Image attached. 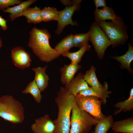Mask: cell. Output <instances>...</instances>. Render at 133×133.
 I'll return each mask as SVG.
<instances>
[{
    "label": "cell",
    "mask_w": 133,
    "mask_h": 133,
    "mask_svg": "<svg viewBox=\"0 0 133 133\" xmlns=\"http://www.w3.org/2000/svg\"><path fill=\"white\" fill-rule=\"evenodd\" d=\"M55 100L58 113L57 118L54 120V133H70V114L76 102L75 96L65 87L61 86Z\"/></svg>",
    "instance_id": "obj_1"
},
{
    "label": "cell",
    "mask_w": 133,
    "mask_h": 133,
    "mask_svg": "<svg viewBox=\"0 0 133 133\" xmlns=\"http://www.w3.org/2000/svg\"><path fill=\"white\" fill-rule=\"evenodd\" d=\"M29 33L28 46L41 61L49 63L60 56L58 52L50 46L49 40L51 35L47 30L34 27Z\"/></svg>",
    "instance_id": "obj_2"
},
{
    "label": "cell",
    "mask_w": 133,
    "mask_h": 133,
    "mask_svg": "<svg viewBox=\"0 0 133 133\" xmlns=\"http://www.w3.org/2000/svg\"><path fill=\"white\" fill-rule=\"evenodd\" d=\"M0 117L14 124L21 123L25 118L23 106L13 96H2L0 97Z\"/></svg>",
    "instance_id": "obj_3"
},
{
    "label": "cell",
    "mask_w": 133,
    "mask_h": 133,
    "mask_svg": "<svg viewBox=\"0 0 133 133\" xmlns=\"http://www.w3.org/2000/svg\"><path fill=\"white\" fill-rule=\"evenodd\" d=\"M71 112L70 133H87L100 121L80 108L76 102Z\"/></svg>",
    "instance_id": "obj_4"
},
{
    "label": "cell",
    "mask_w": 133,
    "mask_h": 133,
    "mask_svg": "<svg viewBox=\"0 0 133 133\" xmlns=\"http://www.w3.org/2000/svg\"><path fill=\"white\" fill-rule=\"evenodd\" d=\"M98 23L109 39L111 45L124 44L128 39L126 27L122 19L116 22L103 21Z\"/></svg>",
    "instance_id": "obj_5"
},
{
    "label": "cell",
    "mask_w": 133,
    "mask_h": 133,
    "mask_svg": "<svg viewBox=\"0 0 133 133\" xmlns=\"http://www.w3.org/2000/svg\"><path fill=\"white\" fill-rule=\"evenodd\" d=\"M75 98L76 102L79 107L95 118L101 120L106 116L101 110L103 102L98 98L93 96H84L79 93Z\"/></svg>",
    "instance_id": "obj_6"
},
{
    "label": "cell",
    "mask_w": 133,
    "mask_h": 133,
    "mask_svg": "<svg viewBox=\"0 0 133 133\" xmlns=\"http://www.w3.org/2000/svg\"><path fill=\"white\" fill-rule=\"evenodd\" d=\"M89 40L93 45L98 58L102 59L111 42L98 23L96 21L91 25L89 31Z\"/></svg>",
    "instance_id": "obj_7"
},
{
    "label": "cell",
    "mask_w": 133,
    "mask_h": 133,
    "mask_svg": "<svg viewBox=\"0 0 133 133\" xmlns=\"http://www.w3.org/2000/svg\"><path fill=\"white\" fill-rule=\"evenodd\" d=\"M82 1L74 0L73 4L72 6H66L63 10L59 11L57 21V27L55 31L56 34H60L66 26L70 25L74 26L78 25L76 22L73 21L72 17L74 12L79 9Z\"/></svg>",
    "instance_id": "obj_8"
},
{
    "label": "cell",
    "mask_w": 133,
    "mask_h": 133,
    "mask_svg": "<svg viewBox=\"0 0 133 133\" xmlns=\"http://www.w3.org/2000/svg\"><path fill=\"white\" fill-rule=\"evenodd\" d=\"M31 128L33 133H54L55 125L54 120L51 119L49 115L46 114L36 119Z\"/></svg>",
    "instance_id": "obj_9"
},
{
    "label": "cell",
    "mask_w": 133,
    "mask_h": 133,
    "mask_svg": "<svg viewBox=\"0 0 133 133\" xmlns=\"http://www.w3.org/2000/svg\"><path fill=\"white\" fill-rule=\"evenodd\" d=\"M11 57L14 65L22 69L29 67L32 61L30 54L19 46L12 49Z\"/></svg>",
    "instance_id": "obj_10"
},
{
    "label": "cell",
    "mask_w": 133,
    "mask_h": 133,
    "mask_svg": "<svg viewBox=\"0 0 133 133\" xmlns=\"http://www.w3.org/2000/svg\"><path fill=\"white\" fill-rule=\"evenodd\" d=\"M108 85L107 82L104 83L102 87L100 88H95L89 87L87 89L80 91V94L84 96H95L101 100L103 103L105 104L107 98L111 93L108 90Z\"/></svg>",
    "instance_id": "obj_11"
},
{
    "label": "cell",
    "mask_w": 133,
    "mask_h": 133,
    "mask_svg": "<svg viewBox=\"0 0 133 133\" xmlns=\"http://www.w3.org/2000/svg\"><path fill=\"white\" fill-rule=\"evenodd\" d=\"M84 74L79 73L71 81L65 86L66 88L75 96L79 92L88 88L89 86L83 79Z\"/></svg>",
    "instance_id": "obj_12"
},
{
    "label": "cell",
    "mask_w": 133,
    "mask_h": 133,
    "mask_svg": "<svg viewBox=\"0 0 133 133\" xmlns=\"http://www.w3.org/2000/svg\"><path fill=\"white\" fill-rule=\"evenodd\" d=\"M81 65L71 63L60 68L61 81L65 86L68 84L74 78L75 74L81 68Z\"/></svg>",
    "instance_id": "obj_13"
},
{
    "label": "cell",
    "mask_w": 133,
    "mask_h": 133,
    "mask_svg": "<svg viewBox=\"0 0 133 133\" xmlns=\"http://www.w3.org/2000/svg\"><path fill=\"white\" fill-rule=\"evenodd\" d=\"M94 14L96 22L98 23L107 20H110L112 21L116 22L122 19L115 14L112 8L107 6L101 9H96Z\"/></svg>",
    "instance_id": "obj_14"
},
{
    "label": "cell",
    "mask_w": 133,
    "mask_h": 133,
    "mask_svg": "<svg viewBox=\"0 0 133 133\" xmlns=\"http://www.w3.org/2000/svg\"><path fill=\"white\" fill-rule=\"evenodd\" d=\"M36 1L35 0H29L23 1L17 5L8 8L3 11L4 13H9L10 20L13 21L16 18L22 16L24 12Z\"/></svg>",
    "instance_id": "obj_15"
},
{
    "label": "cell",
    "mask_w": 133,
    "mask_h": 133,
    "mask_svg": "<svg viewBox=\"0 0 133 133\" xmlns=\"http://www.w3.org/2000/svg\"><path fill=\"white\" fill-rule=\"evenodd\" d=\"M47 66L42 67H38L33 68L35 73L34 80L41 91H44L48 85L49 78L46 73Z\"/></svg>",
    "instance_id": "obj_16"
},
{
    "label": "cell",
    "mask_w": 133,
    "mask_h": 133,
    "mask_svg": "<svg viewBox=\"0 0 133 133\" xmlns=\"http://www.w3.org/2000/svg\"><path fill=\"white\" fill-rule=\"evenodd\" d=\"M112 127L116 133H133V118L113 122Z\"/></svg>",
    "instance_id": "obj_17"
},
{
    "label": "cell",
    "mask_w": 133,
    "mask_h": 133,
    "mask_svg": "<svg viewBox=\"0 0 133 133\" xmlns=\"http://www.w3.org/2000/svg\"><path fill=\"white\" fill-rule=\"evenodd\" d=\"M128 50L124 54L120 56H112L111 58L120 63L122 68H125L129 72H132L130 64L133 60V47L130 43L128 44Z\"/></svg>",
    "instance_id": "obj_18"
},
{
    "label": "cell",
    "mask_w": 133,
    "mask_h": 133,
    "mask_svg": "<svg viewBox=\"0 0 133 133\" xmlns=\"http://www.w3.org/2000/svg\"><path fill=\"white\" fill-rule=\"evenodd\" d=\"M41 10L40 7L36 6L33 8H28L23 13L22 16L25 17L28 23H39L42 21Z\"/></svg>",
    "instance_id": "obj_19"
},
{
    "label": "cell",
    "mask_w": 133,
    "mask_h": 133,
    "mask_svg": "<svg viewBox=\"0 0 133 133\" xmlns=\"http://www.w3.org/2000/svg\"><path fill=\"white\" fill-rule=\"evenodd\" d=\"M90 48L91 46L88 43L80 48L79 50L76 52H71L68 51L62 55L69 58L71 61V63L78 64L84 54L86 51H89Z\"/></svg>",
    "instance_id": "obj_20"
},
{
    "label": "cell",
    "mask_w": 133,
    "mask_h": 133,
    "mask_svg": "<svg viewBox=\"0 0 133 133\" xmlns=\"http://www.w3.org/2000/svg\"><path fill=\"white\" fill-rule=\"evenodd\" d=\"M96 68L92 66L90 69L86 71L84 74L83 79L90 87L98 88L102 87L103 85L98 80L96 74Z\"/></svg>",
    "instance_id": "obj_21"
},
{
    "label": "cell",
    "mask_w": 133,
    "mask_h": 133,
    "mask_svg": "<svg viewBox=\"0 0 133 133\" xmlns=\"http://www.w3.org/2000/svg\"><path fill=\"white\" fill-rule=\"evenodd\" d=\"M73 35L71 34L63 39L55 46L54 48L62 55L64 53L69 51L71 48L74 47L73 40Z\"/></svg>",
    "instance_id": "obj_22"
},
{
    "label": "cell",
    "mask_w": 133,
    "mask_h": 133,
    "mask_svg": "<svg viewBox=\"0 0 133 133\" xmlns=\"http://www.w3.org/2000/svg\"><path fill=\"white\" fill-rule=\"evenodd\" d=\"M117 110L116 111L114 115H116L121 111L126 112L133 109V88L131 90L130 96L128 99L123 101L116 103L114 105Z\"/></svg>",
    "instance_id": "obj_23"
},
{
    "label": "cell",
    "mask_w": 133,
    "mask_h": 133,
    "mask_svg": "<svg viewBox=\"0 0 133 133\" xmlns=\"http://www.w3.org/2000/svg\"><path fill=\"white\" fill-rule=\"evenodd\" d=\"M59 11L54 7H45L41 10L42 21L48 22L51 20L57 21Z\"/></svg>",
    "instance_id": "obj_24"
},
{
    "label": "cell",
    "mask_w": 133,
    "mask_h": 133,
    "mask_svg": "<svg viewBox=\"0 0 133 133\" xmlns=\"http://www.w3.org/2000/svg\"><path fill=\"white\" fill-rule=\"evenodd\" d=\"M113 122V118L111 115L106 116L96 124L93 133H106L112 127Z\"/></svg>",
    "instance_id": "obj_25"
},
{
    "label": "cell",
    "mask_w": 133,
    "mask_h": 133,
    "mask_svg": "<svg viewBox=\"0 0 133 133\" xmlns=\"http://www.w3.org/2000/svg\"><path fill=\"white\" fill-rule=\"evenodd\" d=\"M41 91L33 80L29 83L22 92L25 94H30L33 97L36 102L40 103L41 102L42 98Z\"/></svg>",
    "instance_id": "obj_26"
},
{
    "label": "cell",
    "mask_w": 133,
    "mask_h": 133,
    "mask_svg": "<svg viewBox=\"0 0 133 133\" xmlns=\"http://www.w3.org/2000/svg\"><path fill=\"white\" fill-rule=\"evenodd\" d=\"M90 40L89 33L76 34L73 35V40L74 46L80 48L88 44Z\"/></svg>",
    "instance_id": "obj_27"
},
{
    "label": "cell",
    "mask_w": 133,
    "mask_h": 133,
    "mask_svg": "<svg viewBox=\"0 0 133 133\" xmlns=\"http://www.w3.org/2000/svg\"><path fill=\"white\" fill-rule=\"evenodd\" d=\"M21 2L19 0H0V10L3 11L9 6L18 4Z\"/></svg>",
    "instance_id": "obj_28"
},
{
    "label": "cell",
    "mask_w": 133,
    "mask_h": 133,
    "mask_svg": "<svg viewBox=\"0 0 133 133\" xmlns=\"http://www.w3.org/2000/svg\"><path fill=\"white\" fill-rule=\"evenodd\" d=\"M96 9L99 7H103L107 6L106 1L105 0H94Z\"/></svg>",
    "instance_id": "obj_29"
},
{
    "label": "cell",
    "mask_w": 133,
    "mask_h": 133,
    "mask_svg": "<svg viewBox=\"0 0 133 133\" xmlns=\"http://www.w3.org/2000/svg\"><path fill=\"white\" fill-rule=\"evenodd\" d=\"M7 21V20L0 16V26L2 29L4 30H6L8 28L6 24Z\"/></svg>",
    "instance_id": "obj_30"
},
{
    "label": "cell",
    "mask_w": 133,
    "mask_h": 133,
    "mask_svg": "<svg viewBox=\"0 0 133 133\" xmlns=\"http://www.w3.org/2000/svg\"><path fill=\"white\" fill-rule=\"evenodd\" d=\"M61 2L66 6H72L74 3V0H61Z\"/></svg>",
    "instance_id": "obj_31"
},
{
    "label": "cell",
    "mask_w": 133,
    "mask_h": 133,
    "mask_svg": "<svg viewBox=\"0 0 133 133\" xmlns=\"http://www.w3.org/2000/svg\"><path fill=\"white\" fill-rule=\"evenodd\" d=\"M2 45V43L0 37V49Z\"/></svg>",
    "instance_id": "obj_32"
}]
</instances>
